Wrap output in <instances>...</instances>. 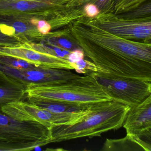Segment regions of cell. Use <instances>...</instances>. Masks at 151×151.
<instances>
[{"mask_svg": "<svg viewBox=\"0 0 151 151\" xmlns=\"http://www.w3.org/2000/svg\"><path fill=\"white\" fill-rule=\"evenodd\" d=\"M71 40L96 65L98 72L151 82V44L114 35L87 16L68 26Z\"/></svg>", "mask_w": 151, "mask_h": 151, "instance_id": "cell-1", "label": "cell"}, {"mask_svg": "<svg viewBox=\"0 0 151 151\" xmlns=\"http://www.w3.org/2000/svg\"><path fill=\"white\" fill-rule=\"evenodd\" d=\"M131 107L114 100L92 105L88 113L72 125H55L50 128L51 143L77 138L100 137L123 126Z\"/></svg>", "mask_w": 151, "mask_h": 151, "instance_id": "cell-2", "label": "cell"}, {"mask_svg": "<svg viewBox=\"0 0 151 151\" xmlns=\"http://www.w3.org/2000/svg\"><path fill=\"white\" fill-rule=\"evenodd\" d=\"M25 99L84 105L112 100L102 86L89 74L57 85L28 84L26 90Z\"/></svg>", "mask_w": 151, "mask_h": 151, "instance_id": "cell-3", "label": "cell"}, {"mask_svg": "<svg viewBox=\"0 0 151 151\" xmlns=\"http://www.w3.org/2000/svg\"><path fill=\"white\" fill-rule=\"evenodd\" d=\"M0 15H24L30 20H45L59 29L85 16L76 0H0Z\"/></svg>", "mask_w": 151, "mask_h": 151, "instance_id": "cell-4", "label": "cell"}, {"mask_svg": "<svg viewBox=\"0 0 151 151\" xmlns=\"http://www.w3.org/2000/svg\"><path fill=\"white\" fill-rule=\"evenodd\" d=\"M51 140L47 127L37 121L17 120L0 108V151H31Z\"/></svg>", "mask_w": 151, "mask_h": 151, "instance_id": "cell-5", "label": "cell"}, {"mask_svg": "<svg viewBox=\"0 0 151 151\" xmlns=\"http://www.w3.org/2000/svg\"><path fill=\"white\" fill-rule=\"evenodd\" d=\"M88 74L96 79L112 100L131 108L140 105L151 94L150 82L119 77L103 72H91Z\"/></svg>", "mask_w": 151, "mask_h": 151, "instance_id": "cell-6", "label": "cell"}, {"mask_svg": "<svg viewBox=\"0 0 151 151\" xmlns=\"http://www.w3.org/2000/svg\"><path fill=\"white\" fill-rule=\"evenodd\" d=\"M91 106L88 110L82 111L56 113L22 100L9 103L2 106L1 110L17 120L37 121L50 129L52 126L72 125L79 122L88 113Z\"/></svg>", "mask_w": 151, "mask_h": 151, "instance_id": "cell-7", "label": "cell"}, {"mask_svg": "<svg viewBox=\"0 0 151 151\" xmlns=\"http://www.w3.org/2000/svg\"><path fill=\"white\" fill-rule=\"evenodd\" d=\"M91 20L98 26L114 35L136 42L151 44V19L128 20L111 12L99 13Z\"/></svg>", "mask_w": 151, "mask_h": 151, "instance_id": "cell-8", "label": "cell"}, {"mask_svg": "<svg viewBox=\"0 0 151 151\" xmlns=\"http://www.w3.org/2000/svg\"><path fill=\"white\" fill-rule=\"evenodd\" d=\"M0 56L23 59L37 66L54 69L73 70L66 58L48 53L44 45L35 48L33 42L25 43L11 47H0Z\"/></svg>", "mask_w": 151, "mask_h": 151, "instance_id": "cell-9", "label": "cell"}, {"mask_svg": "<svg viewBox=\"0 0 151 151\" xmlns=\"http://www.w3.org/2000/svg\"><path fill=\"white\" fill-rule=\"evenodd\" d=\"M6 74L27 86L29 84L53 85L62 84L78 78L80 75L70 70L54 69L34 66L24 70H17L0 66Z\"/></svg>", "mask_w": 151, "mask_h": 151, "instance_id": "cell-10", "label": "cell"}, {"mask_svg": "<svg viewBox=\"0 0 151 151\" xmlns=\"http://www.w3.org/2000/svg\"><path fill=\"white\" fill-rule=\"evenodd\" d=\"M0 29L6 34L18 37L24 43L44 41L49 34L40 33L37 26L21 15H0Z\"/></svg>", "mask_w": 151, "mask_h": 151, "instance_id": "cell-11", "label": "cell"}, {"mask_svg": "<svg viewBox=\"0 0 151 151\" xmlns=\"http://www.w3.org/2000/svg\"><path fill=\"white\" fill-rule=\"evenodd\" d=\"M123 126L128 135L137 134L151 127V94L140 105L130 108Z\"/></svg>", "mask_w": 151, "mask_h": 151, "instance_id": "cell-12", "label": "cell"}, {"mask_svg": "<svg viewBox=\"0 0 151 151\" xmlns=\"http://www.w3.org/2000/svg\"><path fill=\"white\" fill-rule=\"evenodd\" d=\"M27 86L0 69V108L9 103L24 100Z\"/></svg>", "mask_w": 151, "mask_h": 151, "instance_id": "cell-13", "label": "cell"}, {"mask_svg": "<svg viewBox=\"0 0 151 151\" xmlns=\"http://www.w3.org/2000/svg\"><path fill=\"white\" fill-rule=\"evenodd\" d=\"M27 101L37 105L39 107L53 112H76L88 110L91 105H80L65 103L55 101L37 99H27Z\"/></svg>", "mask_w": 151, "mask_h": 151, "instance_id": "cell-14", "label": "cell"}, {"mask_svg": "<svg viewBox=\"0 0 151 151\" xmlns=\"http://www.w3.org/2000/svg\"><path fill=\"white\" fill-rule=\"evenodd\" d=\"M114 15L118 17L128 20L150 19L151 0H142L135 5Z\"/></svg>", "mask_w": 151, "mask_h": 151, "instance_id": "cell-15", "label": "cell"}, {"mask_svg": "<svg viewBox=\"0 0 151 151\" xmlns=\"http://www.w3.org/2000/svg\"><path fill=\"white\" fill-rule=\"evenodd\" d=\"M101 151L144 150L130 136L127 134L126 137L122 139H106Z\"/></svg>", "mask_w": 151, "mask_h": 151, "instance_id": "cell-16", "label": "cell"}, {"mask_svg": "<svg viewBox=\"0 0 151 151\" xmlns=\"http://www.w3.org/2000/svg\"><path fill=\"white\" fill-rule=\"evenodd\" d=\"M0 66L17 70H26L35 66L23 59L3 56H0Z\"/></svg>", "mask_w": 151, "mask_h": 151, "instance_id": "cell-17", "label": "cell"}, {"mask_svg": "<svg viewBox=\"0 0 151 151\" xmlns=\"http://www.w3.org/2000/svg\"><path fill=\"white\" fill-rule=\"evenodd\" d=\"M129 135L144 150L151 151V127L142 130L137 134Z\"/></svg>", "mask_w": 151, "mask_h": 151, "instance_id": "cell-18", "label": "cell"}, {"mask_svg": "<svg viewBox=\"0 0 151 151\" xmlns=\"http://www.w3.org/2000/svg\"><path fill=\"white\" fill-rule=\"evenodd\" d=\"M71 64L77 73L88 74L91 72H98L99 70L94 63L83 59L75 63H71Z\"/></svg>", "mask_w": 151, "mask_h": 151, "instance_id": "cell-19", "label": "cell"}, {"mask_svg": "<svg viewBox=\"0 0 151 151\" xmlns=\"http://www.w3.org/2000/svg\"><path fill=\"white\" fill-rule=\"evenodd\" d=\"M114 1V0H88L86 4H95L99 9V13H106L112 12Z\"/></svg>", "mask_w": 151, "mask_h": 151, "instance_id": "cell-20", "label": "cell"}, {"mask_svg": "<svg viewBox=\"0 0 151 151\" xmlns=\"http://www.w3.org/2000/svg\"><path fill=\"white\" fill-rule=\"evenodd\" d=\"M142 0H122L113 10L112 13L116 14L135 5Z\"/></svg>", "mask_w": 151, "mask_h": 151, "instance_id": "cell-21", "label": "cell"}, {"mask_svg": "<svg viewBox=\"0 0 151 151\" xmlns=\"http://www.w3.org/2000/svg\"><path fill=\"white\" fill-rule=\"evenodd\" d=\"M83 10L88 17L94 18L100 13L99 9L96 5L92 3H88L83 6Z\"/></svg>", "mask_w": 151, "mask_h": 151, "instance_id": "cell-22", "label": "cell"}, {"mask_svg": "<svg viewBox=\"0 0 151 151\" xmlns=\"http://www.w3.org/2000/svg\"><path fill=\"white\" fill-rule=\"evenodd\" d=\"M84 52L81 48H77L71 51L68 56L67 59L70 63H75L84 58Z\"/></svg>", "mask_w": 151, "mask_h": 151, "instance_id": "cell-23", "label": "cell"}, {"mask_svg": "<svg viewBox=\"0 0 151 151\" xmlns=\"http://www.w3.org/2000/svg\"><path fill=\"white\" fill-rule=\"evenodd\" d=\"M37 29L40 33L43 35L50 33L52 28L51 25L45 20H40L37 25Z\"/></svg>", "mask_w": 151, "mask_h": 151, "instance_id": "cell-24", "label": "cell"}, {"mask_svg": "<svg viewBox=\"0 0 151 151\" xmlns=\"http://www.w3.org/2000/svg\"><path fill=\"white\" fill-rule=\"evenodd\" d=\"M122 0H114V6H113V10L119 5V4L122 1Z\"/></svg>", "mask_w": 151, "mask_h": 151, "instance_id": "cell-25", "label": "cell"}]
</instances>
